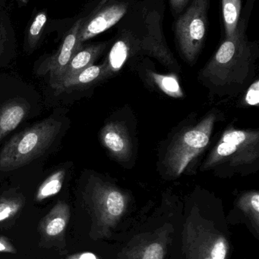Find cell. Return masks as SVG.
I'll list each match as a JSON object with an SVG mask.
<instances>
[{
	"instance_id": "cell-1",
	"label": "cell",
	"mask_w": 259,
	"mask_h": 259,
	"mask_svg": "<svg viewBox=\"0 0 259 259\" xmlns=\"http://www.w3.org/2000/svg\"><path fill=\"white\" fill-rule=\"evenodd\" d=\"M246 19L240 20L234 35L225 38L202 71V76L215 84L243 82L255 60L256 44L246 35Z\"/></svg>"
},
{
	"instance_id": "cell-2",
	"label": "cell",
	"mask_w": 259,
	"mask_h": 259,
	"mask_svg": "<svg viewBox=\"0 0 259 259\" xmlns=\"http://www.w3.org/2000/svg\"><path fill=\"white\" fill-rule=\"evenodd\" d=\"M62 122L47 118L12 137L0 152V170H16L42 155L62 127Z\"/></svg>"
},
{
	"instance_id": "cell-3",
	"label": "cell",
	"mask_w": 259,
	"mask_h": 259,
	"mask_svg": "<svg viewBox=\"0 0 259 259\" xmlns=\"http://www.w3.org/2000/svg\"><path fill=\"white\" fill-rule=\"evenodd\" d=\"M129 202V196L123 190L102 181L93 183L87 197L91 217V238H109L126 214Z\"/></svg>"
},
{
	"instance_id": "cell-4",
	"label": "cell",
	"mask_w": 259,
	"mask_h": 259,
	"mask_svg": "<svg viewBox=\"0 0 259 259\" xmlns=\"http://www.w3.org/2000/svg\"><path fill=\"white\" fill-rule=\"evenodd\" d=\"M182 249L186 259H228L231 246L212 222L193 209L183 225Z\"/></svg>"
},
{
	"instance_id": "cell-5",
	"label": "cell",
	"mask_w": 259,
	"mask_h": 259,
	"mask_svg": "<svg viewBox=\"0 0 259 259\" xmlns=\"http://www.w3.org/2000/svg\"><path fill=\"white\" fill-rule=\"evenodd\" d=\"M119 33L120 36H117L104 62L107 76L120 71L129 59L141 52L155 56L167 66L176 63L161 35L155 36L150 33L143 39L132 30L121 29Z\"/></svg>"
},
{
	"instance_id": "cell-6",
	"label": "cell",
	"mask_w": 259,
	"mask_h": 259,
	"mask_svg": "<svg viewBox=\"0 0 259 259\" xmlns=\"http://www.w3.org/2000/svg\"><path fill=\"white\" fill-rule=\"evenodd\" d=\"M216 117L210 114L194 127L183 131L169 146L164 158L167 171L179 176L209 143Z\"/></svg>"
},
{
	"instance_id": "cell-7",
	"label": "cell",
	"mask_w": 259,
	"mask_h": 259,
	"mask_svg": "<svg viewBox=\"0 0 259 259\" xmlns=\"http://www.w3.org/2000/svg\"><path fill=\"white\" fill-rule=\"evenodd\" d=\"M210 0H193L175 22V38L184 59L193 63L205 44Z\"/></svg>"
},
{
	"instance_id": "cell-8",
	"label": "cell",
	"mask_w": 259,
	"mask_h": 259,
	"mask_svg": "<svg viewBox=\"0 0 259 259\" xmlns=\"http://www.w3.org/2000/svg\"><path fill=\"white\" fill-rule=\"evenodd\" d=\"M258 155V131L228 129L224 133L203 167L209 168L225 162L235 166L250 164Z\"/></svg>"
},
{
	"instance_id": "cell-9",
	"label": "cell",
	"mask_w": 259,
	"mask_h": 259,
	"mask_svg": "<svg viewBox=\"0 0 259 259\" xmlns=\"http://www.w3.org/2000/svg\"><path fill=\"white\" fill-rule=\"evenodd\" d=\"M173 227L169 224L152 232L135 235L119 252L117 259H164Z\"/></svg>"
},
{
	"instance_id": "cell-10",
	"label": "cell",
	"mask_w": 259,
	"mask_h": 259,
	"mask_svg": "<svg viewBox=\"0 0 259 259\" xmlns=\"http://www.w3.org/2000/svg\"><path fill=\"white\" fill-rule=\"evenodd\" d=\"M83 18L82 17L75 21L64 36L58 50L43 60L36 70L40 75L49 74L50 86L53 89L62 80L71 58L83 46L79 41V31Z\"/></svg>"
},
{
	"instance_id": "cell-11",
	"label": "cell",
	"mask_w": 259,
	"mask_h": 259,
	"mask_svg": "<svg viewBox=\"0 0 259 259\" xmlns=\"http://www.w3.org/2000/svg\"><path fill=\"white\" fill-rule=\"evenodd\" d=\"M130 3L127 0H108L84 17L80 31L79 41L84 42L95 37L120 22L129 12Z\"/></svg>"
},
{
	"instance_id": "cell-12",
	"label": "cell",
	"mask_w": 259,
	"mask_h": 259,
	"mask_svg": "<svg viewBox=\"0 0 259 259\" xmlns=\"http://www.w3.org/2000/svg\"><path fill=\"white\" fill-rule=\"evenodd\" d=\"M100 141L111 155L119 161H128L132 153V145L127 129L123 123L106 124L100 132Z\"/></svg>"
},
{
	"instance_id": "cell-13",
	"label": "cell",
	"mask_w": 259,
	"mask_h": 259,
	"mask_svg": "<svg viewBox=\"0 0 259 259\" xmlns=\"http://www.w3.org/2000/svg\"><path fill=\"white\" fill-rule=\"evenodd\" d=\"M70 208L64 202H58L40 223V231L45 241H62L70 220Z\"/></svg>"
},
{
	"instance_id": "cell-14",
	"label": "cell",
	"mask_w": 259,
	"mask_h": 259,
	"mask_svg": "<svg viewBox=\"0 0 259 259\" xmlns=\"http://www.w3.org/2000/svg\"><path fill=\"white\" fill-rule=\"evenodd\" d=\"M29 109L28 103L21 100H11L0 106V141L21 124Z\"/></svg>"
},
{
	"instance_id": "cell-15",
	"label": "cell",
	"mask_w": 259,
	"mask_h": 259,
	"mask_svg": "<svg viewBox=\"0 0 259 259\" xmlns=\"http://www.w3.org/2000/svg\"><path fill=\"white\" fill-rule=\"evenodd\" d=\"M107 45L108 42H101V44H91L85 47L84 45L82 46V48L79 49L71 58L68 66L66 67L63 77L59 83H60L62 80L70 78L80 71H83L85 68L94 65V62L103 53Z\"/></svg>"
},
{
	"instance_id": "cell-16",
	"label": "cell",
	"mask_w": 259,
	"mask_h": 259,
	"mask_svg": "<svg viewBox=\"0 0 259 259\" xmlns=\"http://www.w3.org/2000/svg\"><path fill=\"white\" fill-rule=\"evenodd\" d=\"M106 77H107L106 66L103 62L102 65H91L73 77L62 80L53 90L57 94H62L67 91L85 88Z\"/></svg>"
},
{
	"instance_id": "cell-17",
	"label": "cell",
	"mask_w": 259,
	"mask_h": 259,
	"mask_svg": "<svg viewBox=\"0 0 259 259\" xmlns=\"http://www.w3.org/2000/svg\"><path fill=\"white\" fill-rule=\"evenodd\" d=\"M47 20L48 14L46 10L39 11L32 18L26 30L24 39V49L29 53H32L41 42L44 36Z\"/></svg>"
},
{
	"instance_id": "cell-18",
	"label": "cell",
	"mask_w": 259,
	"mask_h": 259,
	"mask_svg": "<svg viewBox=\"0 0 259 259\" xmlns=\"http://www.w3.org/2000/svg\"><path fill=\"white\" fill-rule=\"evenodd\" d=\"M225 38L234 35L240 20L242 0H221Z\"/></svg>"
},
{
	"instance_id": "cell-19",
	"label": "cell",
	"mask_w": 259,
	"mask_h": 259,
	"mask_svg": "<svg viewBox=\"0 0 259 259\" xmlns=\"http://www.w3.org/2000/svg\"><path fill=\"white\" fill-rule=\"evenodd\" d=\"M237 207L249 219L257 234L259 233V193L250 191L239 198Z\"/></svg>"
},
{
	"instance_id": "cell-20",
	"label": "cell",
	"mask_w": 259,
	"mask_h": 259,
	"mask_svg": "<svg viewBox=\"0 0 259 259\" xmlns=\"http://www.w3.org/2000/svg\"><path fill=\"white\" fill-rule=\"evenodd\" d=\"M65 171L63 169L56 170L41 184L35 195L38 202H42L48 198L56 196L60 192L65 180Z\"/></svg>"
},
{
	"instance_id": "cell-21",
	"label": "cell",
	"mask_w": 259,
	"mask_h": 259,
	"mask_svg": "<svg viewBox=\"0 0 259 259\" xmlns=\"http://www.w3.org/2000/svg\"><path fill=\"white\" fill-rule=\"evenodd\" d=\"M149 76L159 89L167 95L173 98L183 97L182 88L175 74H161L154 71H149Z\"/></svg>"
},
{
	"instance_id": "cell-22",
	"label": "cell",
	"mask_w": 259,
	"mask_h": 259,
	"mask_svg": "<svg viewBox=\"0 0 259 259\" xmlns=\"http://www.w3.org/2000/svg\"><path fill=\"white\" fill-rule=\"evenodd\" d=\"M24 199L21 196H6L0 199V224L9 222L21 211Z\"/></svg>"
},
{
	"instance_id": "cell-23",
	"label": "cell",
	"mask_w": 259,
	"mask_h": 259,
	"mask_svg": "<svg viewBox=\"0 0 259 259\" xmlns=\"http://www.w3.org/2000/svg\"><path fill=\"white\" fill-rule=\"evenodd\" d=\"M14 33L9 13L6 10L0 11V57L13 41Z\"/></svg>"
},
{
	"instance_id": "cell-24",
	"label": "cell",
	"mask_w": 259,
	"mask_h": 259,
	"mask_svg": "<svg viewBox=\"0 0 259 259\" xmlns=\"http://www.w3.org/2000/svg\"><path fill=\"white\" fill-rule=\"evenodd\" d=\"M246 104L251 106H258L259 104V81L254 82L246 92L245 97Z\"/></svg>"
},
{
	"instance_id": "cell-25",
	"label": "cell",
	"mask_w": 259,
	"mask_h": 259,
	"mask_svg": "<svg viewBox=\"0 0 259 259\" xmlns=\"http://www.w3.org/2000/svg\"><path fill=\"white\" fill-rule=\"evenodd\" d=\"M16 249L9 239L0 235V253H16Z\"/></svg>"
},
{
	"instance_id": "cell-26",
	"label": "cell",
	"mask_w": 259,
	"mask_h": 259,
	"mask_svg": "<svg viewBox=\"0 0 259 259\" xmlns=\"http://www.w3.org/2000/svg\"><path fill=\"white\" fill-rule=\"evenodd\" d=\"M172 11L175 14L182 13L190 0H169Z\"/></svg>"
},
{
	"instance_id": "cell-27",
	"label": "cell",
	"mask_w": 259,
	"mask_h": 259,
	"mask_svg": "<svg viewBox=\"0 0 259 259\" xmlns=\"http://www.w3.org/2000/svg\"><path fill=\"white\" fill-rule=\"evenodd\" d=\"M65 259H101L98 255H96L94 252H82L79 253L73 254V255H68Z\"/></svg>"
},
{
	"instance_id": "cell-28",
	"label": "cell",
	"mask_w": 259,
	"mask_h": 259,
	"mask_svg": "<svg viewBox=\"0 0 259 259\" xmlns=\"http://www.w3.org/2000/svg\"><path fill=\"white\" fill-rule=\"evenodd\" d=\"M19 6H25L32 0H15Z\"/></svg>"
}]
</instances>
